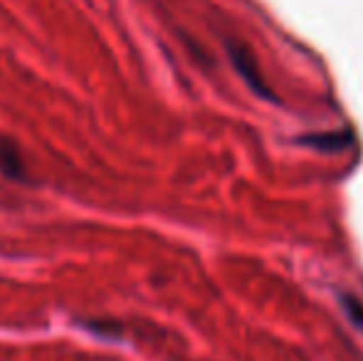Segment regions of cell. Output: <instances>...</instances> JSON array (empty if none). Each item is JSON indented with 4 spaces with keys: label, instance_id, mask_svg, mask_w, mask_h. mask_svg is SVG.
<instances>
[{
    "label": "cell",
    "instance_id": "1",
    "mask_svg": "<svg viewBox=\"0 0 363 361\" xmlns=\"http://www.w3.org/2000/svg\"><path fill=\"white\" fill-rule=\"evenodd\" d=\"M0 174L10 181H25L28 179V166L20 154L18 144L8 136H0Z\"/></svg>",
    "mask_w": 363,
    "mask_h": 361
},
{
    "label": "cell",
    "instance_id": "2",
    "mask_svg": "<svg viewBox=\"0 0 363 361\" xmlns=\"http://www.w3.org/2000/svg\"><path fill=\"white\" fill-rule=\"evenodd\" d=\"M84 327L89 329V332H94L96 337L109 339V342H114V339H121V334H124L121 324L106 322V319H96V322H84Z\"/></svg>",
    "mask_w": 363,
    "mask_h": 361
},
{
    "label": "cell",
    "instance_id": "3",
    "mask_svg": "<svg viewBox=\"0 0 363 361\" xmlns=\"http://www.w3.org/2000/svg\"><path fill=\"white\" fill-rule=\"evenodd\" d=\"M341 307H344L346 317L354 322V327H359L363 332V302L356 299L354 294H341Z\"/></svg>",
    "mask_w": 363,
    "mask_h": 361
}]
</instances>
